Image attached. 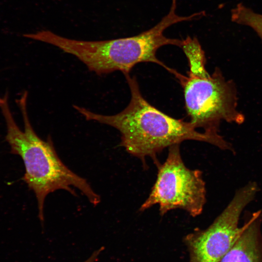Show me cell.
I'll use <instances>...</instances> for the list:
<instances>
[{
  "mask_svg": "<svg viewBox=\"0 0 262 262\" xmlns=\"http://www.w3.org/2000/svg\"><path fill=\"white\" fill-rule=\"evenodd\" d=\"M259 190L256 182H249L235 191L227 206L210 226L195 229L185 236L189 262L220 261L239 238L242 230V226H238L241 213L254 200Z\"/></svg>",
  "mask_w": 262,
  "mask_h": 262,
  "instance_id": "cell-6",
  "label": "cell"
},
{
  "mask_svg": "<svg viewBox=\"0 0 262 262\" xmlns=\"http://www.w3.org/2000/svg\"><path fill=\"white\" fill-rule=\"evenodd\" d=\"M231 18L236 23L250 27L262 39V15L238 4L232 10Z\"/></svg>",
  "mask_w": 262,
  "mask_h": 262,
  "instance_id": "cell-8",
  "label": "cell"
},
{
  "mask_svg": "<svg viewBox=\"0 0 262 262\" xmlns=\"http://www.w3.org/2000/svg\"><path fill=\"white\" fill-rule=\"evenodd\" d=\"M103 248H100L96 250L87 260L84 262H95L97 260L98 256L99 255L101 251L103 250Z\"/></svg>",
  "mask_w": 262,
  "mask_h": 262,
  "instance_id": "cell-9",
  "label": "cell"
},
{
  "mask_svg": "<svg viewBox=\"0 0 262 262\" xmlns=\"http://www.w3.org/2000/svg\"><path fill=\"white\" fill-rule=\"evenodd\" d=\"M187 76L177 70L173 75L183 90L185 107L190 122L196 128L220 136V122L241 123L244 118L236 109V89L227 81L219 69L210 75L205 68L189 70Z\"/></svg>",
  "mask_w": 262,
  "mask_h": 262,
  "instance_id": "cell-4",
  "label": "cell"
},
{
  "mask_svg": "<svg viewBox=\"0 0 262 262\" xmlns=\"http://www.w3.org/2000/svg\"><path fill=\"white\" fill-rule=\"evenodd\" d=\"M131 92L128 106L114 115L94 113L74 105V108L88 121L111 126L121 134L120 146L146 164L151 158L157 164L156 156L166 147L185 140L209 143L223 150L232 151L231 145L221 135L200 132L189 121L173 118L150 104L143 96L138 82L130 73L124 74Z\"/></svg>",
  "mask_w": 262,
  "mask_h": 262,
  "instance_id": "cell-1",
  "label": "cell"
},
{
  "mask_svg": "<svg viewBox=\"0 0 262 262\" xmlns=\"http://www.w3.org/2000/svg\"><path fill=\"white\" fill-rule=\"evenodd\" d=\"M156 165V180L139 211L158 204L161 215L176 209L185 210L193 217L200 215L206 201L202 172L185 166L180 155V144L169 147L165 162Z\"/></svg>",
  "mask_w": 262,
  "mask_h": 262,
  "instance_id": "cell-5",
  "label": "cell"
},
{
  "mask_svg": "<svg viewBox=\"0 0 262 262\" xmlns=\"http://www.w3.org/2000/svg\"><path fill=\"white\" fill-rule=\"evenodd\" d=\"M262 210L252 213L231 249L218 262H262Z\"/></svg>",
  "mask_w": 262,
  "mask_h": 262,
  "instance_id": "cell-7",
  "label": "cell"
},
{
  "mask_svg": "<svg viewBox=\"0 0 262 262\" xmlns=\"http://www.w3.org/2000/svg\"><path fill=\"white\" fill-rule=\"evenodd\" d=\"M28 92L25 91L16 99L22 114L24 130L17 125L8 103V94L0 96V110L7 129L5 140L10 145L11 152L22 158L25 168L22 178L35 194L40 220L44 221V204L47 196L62 189L75 195L71 187L81 191L94 205L98 204L100 196L86 180L69 169L59 158L49 136L46 141L35 133L27 112Z\"/></svg>",
  "mask_w": 262,
  "mask_h": 262,
  "instance_id": "cell-2",
  "label": "cell"
},
{
  "mask_svg": "<svg viewBox=\"0 0 262 262\" xmlns=\"http://www.w3.org/2000/svg\"><path fill=\"white\" fill-rule=\"evenodd\" d=\"M177 1L173 0L168 13L151 29L133 36L102 41H82L67 38L46 31L42 41L75 56L91 71L102 75L120 71L130 73L137 64L151 62L173 73L172 69L156 56L157 50L164 45L181 48L182 40L170 38L164 31L176 23L189 21L190 16H179L176 13Z\"/></svg>",
  "mask_w": 262,
  "mask_h": 262,
  "instance_id": "cell-3",
  "label": "cell"
}]
</instances>
